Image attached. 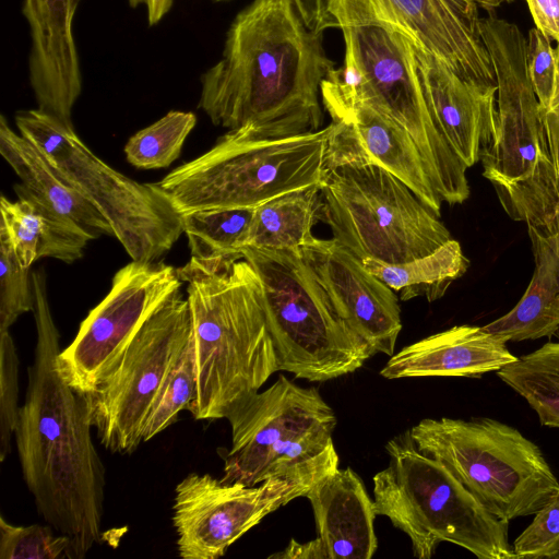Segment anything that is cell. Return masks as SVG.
I'll use <instances>...</instances> for the list:
<instances>
[{
    "label": "cell",
    "mask_w": 559,
    "mask_h": 559,
    "mask_svg": "<svg viewBox=\"0 0 559 559\" xmlns=\"http://www.w3.org/2000/svg\"><path fill=\"white\" fill-rule=\"evenodd\" d=\"M324 168L347 163L381 166L403 181L438 215L439 197L415 141L408 132L380 110L357 104L331 122Z\"/></svg>",
    "instance_id": "18"
},
{
    "label": "cell",
    "mask_w": 559,
    "mask_h": 559,
    "mask_svg": "<svg viewBox=\"0 0 559 559\" xmlns=\"http://www.w3.org/2000/svg\"><path fill=\"white\" fill-rule=\"evenodd\" d=\"M61 175L106 217L114 236L138 262H157L183 233L181 216L153 183H140L108 166L69 128L36 109L14 117Z\"/></svg>",
    "instance_id": "11"
},
{
    "label": "cell",
    "mask_w": 559,
    "mask_h": 559,
    "mask_svg": "<svg viewBox=\"0 0 559 559\" xmlns=\"http://www.w3.org/2000/svg\"><path fill=\"white\" fill-rule=\"evenodd\" d=\"M0 228L7 234L19 262L25 269L40 258V248L46 225L43 216L28 201H10L4 195L0 201Z\"/></svg>",
    "instance_id": "34"
},
{
    "label": "cell",
    "mask_w": 559,
    "mask_h": 559,
    "mask_svg": "<svg viewBox=\"0 0 559 559\" xmlns=\"http://www.w3.org/2000/svg\"><path fill=\"white\" fill-rule=\"evenodd\" d=\"M531 524L515 538V559L555 558L559 552V493L534 513Z\"/></svg>",
    "instance_id": "37"
},
{
    "label": "cell",
    "mask_w": 559,
    "mask_h": 559,
    "mask_svg": "<svg viewBox=\"0 0 559 559\" xmlns=\"http://www.w3.org/2000/svg\"><path fill=\"white\" fill-rule=\"evenodd\" d=\"M319 186L295 190L257 206L246 247L300 251L313 242L312 228L320 221Z\"/></svg>",
    "instance_id": "25"
},
{
    "label": "cell",
    "mask_w": 559,
    "mask_h": 559,
    "mask_svg": "<svg viewBox=\"0 0 559 559\" xmlns=\"http://www.w3.org/2000/svg\"><path fill=\"white\" fill-rule=\"evenodd\" d=\"M0 332L8 331L23 313L33 311L29 269L21 265L7 234L0 228Z\"/></svg>",
    "instance_id": "33"
},
{
    "label": "cell",
    "mask_w": 559,
    "mask_h": 559,
    "mask_svg": "<svg viewBox=\"0 0 559 559\" xmlns=\"http://www.w3.org/2000/svg\"><path fill=\"white\" fill-rule=\"evenodd\" d=\"M411 436L496 516L534 514L559 493V480L539 448L516 428L491 418H425Z\"/></svg>",
    "instance_id": "10"
},
{
    "label": "cell",
    "mask_w": 559,
    "mask_h": 559,
    "mask_svg": "<svg viewBox=\"0 0 559 559\" xmlns=\"http://www.w3.org/2000/svg\"><path fill=\"white\" fill-rule=\"evenodd\" d=\"M412 52L424 97L439 128L466 167L474 166L493 143L498 87L461 79L415 40Z\"/></svg>",
    "instance_id": "20"
},
{
    "label": "cell",
    "mask_w": 559,
    "mask_h": 559,
    "mask_svg": "<svg viewBox=\"0 0 559 559\" xmlns=\"http://www.w3.org/2000/svg\"><path fill=\"white\" fill-rule=\"evenodd\" d=\"M364 267L399 294L401 300L424 297L432 302L469 266L459 241L451 239L433 252L403 263L361 260Z\"/></svg>",
    "instance_id": "26"
},
{
    "label": "cell",
    "mask_w": 559,
    "mask_h": 559,
    "mask_svg": "<svg viewBox=\"0 0 559 559\" xmlns=\"http://www.w3.org/2000/svg\"><path fill=\"white\" fill-rule=\"evenodd\" d=\"M516 359L500 337L483 326L463 324L403 347L390 356L380 374L385 379L478 378Z\"/></svg>",
    "instance_id": "22"
},
{
    "label": "cell",
    "mask_w": 559,
    "mask_h": 559,
    "mask_svg": "<svg viewBox=\"0 0 559 559\" xmlns=\"http://www.w3.org/2000/svg\"><path fill=\"white\" fill-rule=\"evenodd\" d=\"M308 27L342 31L362 85L357 104L369 105L403 127L415 141L442 202L469 197L466 165L453 151L424 97L412 41L389 0H295ZM416 41V40H415ZM353 108V107H352Z\"/></svg>",
    "instance_id": "4"
},
{
    "label": "cell",
    "mask_w": 559,
    "mask_h": 559,
    "mask_svg": "<svg viewBox=\"0 0 559 559\" xmlns=\"http://www.w3.org/2000/svg\"><path fill=\"white\" fill-rule=\"evenodd\" d=\"M231 447L223 483L255 486L272 477L314 486L338 468L333 442L336 416L317 388L281 374L267 389L239 403L226 417Z\"/></svg>",
    "instance_id": "6"
},
{
    "label": "cell",
    "mask_w": 559,
    "mask_h": 559,
    "mask_svg": "<svg viewBox=\"0 0 559 559\" xmlns=\"http://www.w3.org/2000/svg\"><path fill=\"white\" fill-rule=\"evenodd\" d=\"M477 5L481 7L486 11H493L503 3H509L512 0H473Z\"/></svg>",
    "instance_id": "42"
},
{
    "label": "cell",
    "mask_w": 559,
    "mask_h": 559,
    "mask_svg": "<svg viewBox=\"0 0 559 559\" xmlns=\"http://www.w3.org/2000/svg\"><path fill=\"white\" fill-rule=\"evenodd\" d=\"M555 559H559V552L556 555Z\"/></svg>",
    "instance_id": "45"
},
{
    "label": "cell",
    "mask_w": 559,
    "mask_h": 559,
    "mask_svg": "<svg viewBox=\"0 0 559 559\" xmlns=\"http://www.w3.org/2000/svg\"><path fill=\"white\" fill-rule=\"evenodd\" d=\"M37 341L14 430L24 481L40 516L83 559L100 540L106 473L92 440L81 394L57 369L60 334L47 299L45 272L32 273Z\"/></svg>",
    "instance_id": "2"
},
{
    "label": "cell",
    "mask_w": 559,
    "mask_h": 559,
    "mask_svg": "<svg viewBox=\"0 0 559 559\" xmlns=\"http://www.w3.org/2000/svg\"><path fill=\"white\" fill-rule=\"evenodd\" d=\"M319 187V219L360 260L403 263L452 239L440 215L379 165L324 168Z\"/></svg>",
    "instance_id": "9"
},
{
    "label": "cell",
    "mask_w": 559,
    "mask_h": 559,
    "mask_svg": "<svg viewBox=\"0 0 559 559\" xmlns=\"http://www.w3.org/2000/svg\"><path fill=\"white\" fill-rule=\"evenodd\" d=\"M177 269L162 261H131L112 277L105 298L82 321L57 369L79 394L92 392L115 367L148 318L178 289Z\"/></svg>",
    "instance_id": "13"
},
{
    "label": "cell",
    "mask_w": 559,
    "mask_h": 559,
    "mask_svg": "<svg viewBox=\"0 0 559 559\" xmlns=\"http://www.w3.org/2000/svg\"><path fill=\"white\" fill-rule=\"evenodd\" d=\"M322 33L307 26L295 0H253L201 75L198 108L213 124L257 139L322 129L321 84L335 69Z\"/></svg>",
    "instance_id": "1"
},
{
    "label": "cell",
    "mask_w": 559,
    "mask_h": 559,
    "mask_svg": "<svg viewBox=\"0 0 559 559\" xmlns=\"http://www.w3.org/2000/svg\"><path fill=\"white\" fill-rule=\"evenodd\" d=\"M128 3L131 8H136L140 4H144V0H128Z\"/></svg>",
    "instance_id": "43"
},
{
    "label": "cell",
    "mask_w": 559,
    "mask_h": 559,
    "mask_svg": "<svg viewBox=\"0 0 559 559\" xmlns=\"http://www.w3.org/2000/svg\"><path fill=\"white\" fill-rule=\"evenodd\" d=\"M306 498L329 559H370L374 555V501L356 472L337 468L317 483Z\"/></svg>",
    "instance_id": "23"
},
{
    "label": "cell",
    "mask_w": 559,
    "mask_h": 559,
    "mask_svg": "<svg viewBox=\"0 0 559 559\" xmlns=\"http://www.w3.org/2000/svg\"><path fill=\"white\" fill-rule=\"evenodd\" d=\"M527 229L535 261L528 287L508 313L483 326L504 342L559 337V258L544 234Z\"/></svg>",
    "instance_id": "24"
},
{
    "label": "cell",
    "mask_w": 559,
    "mask_h": 559,
    "mask_svg": "<svg viewBox=\"0 0 559 559\" xmlns=\"http://www.w3.org/2000/svg\"><path fill=\"white\" fill-rule=\"evenodd\" d=\"M331 123L314 132L257 139L228 130L213 147L154 182L178 214L257 207L321 183Z\"/></svg>",
    "instance_id": "7"
},
{
    "label": "cell",
    "mask_w": 559,
    "mask_h": 559,
    "mask_svg": "<svg viewBox=\"0 0 559 559\" xmlns=\"http://www.w3.org/2000/svg\"><path fill=\"white\" fill-rule=\"evenodd\" d=\"M418 45L456 75L481 86H497L480 16L473 0H389Z\"/></svg>",
    "instance_id": "21"
},
{
    "label": "cell",
    "mask_w": 559,
    "mask_h": 559,
    "mask_svg": "<svg viewBox=\"0 0 559 559\" xmlns=\"http://www.w3.org/2000/svg\"><path fill=\"white\" fill-rule=\"evenodd\" d=\"M195 389L193 350L189 337L150 409L143 427V442L171 426L181 411H188L194 399Z\"/></svg>",
    "instance_id": "31"
},
{
    "label": "cell",
    "mask_w": 559,
    "mask_h": 559,
    "mask_svg": "<svg viewBox=\"0 0 559 559\" xmlns=\"http://www.w3.org/2000/svg\"><path fill=\"white\" fill-rule=\"evenodd\" d=\"M526 63L528 76L542 110H547L557 92L559 62L557 50L550 38L537 27L528 32L526 39Z\"/></svg>",
    "instance_id": "36"
},
{
    "label": "cell",
    "mask_w": 559,
    "mask_h": 559,
    "mask_svg": "<svg viewBox=\"0 0 559 559\" xmlns=\"http://www.w3.org/2000/svg\"><path fill=\"white\" fill-rule=\"evenodd\" d=\"M240 254L261 283L278 371L323 382L358 370L376 355L341 318L300 251L246 247Z\"/></svg>",
    "instance_id": "8"
},
{
    "label": "cell",
    "mask_w": 559,
    "mask_h": 559,
    "mask_svg": "<svg viewBox=\"0 0 559 559\" xmlns=\"http://www.w3.org/2000/svg\"><path fill=\"white\" fill-rule=\"evenodd\" d=\"M191 333L188 298L176 290L142 325L121 357L84 399L99 442L132 454L146 417Z\"/></svg>",
    "instance_id": "12"
},
{
    "label": "cell",
    "mask_w": 559,
    "mask_h": 559,
    "mask_svg": "<svg viewBox=\"0 0 559 559\" xmlns=\"http://www.w3.org/2000/svg\"><path fill=\"white\" fill-rule=\"evenodd\" d=\"M195 123L197 117L191 111H168L128 140L124 145L127 160L140 169L168 167L179 157Z\"/></svg>",
    "instance_id": "30"
},
{
    "label": "cell",
    "mask_w": 559,
    "mask_h": 559,
    "mask_svg": "<svg viewBox=\"0 0 559 559\" xmlns=\"http://www.w3.org/2000/svg\"><path fill=\"white\" fill-rule=\"evenodd\" d=\"M71 540L49 524L14 525L0 516V559H70Z\"/></svg>",
    "instance_id": "32"
},
{
    "label": "cell",
    "mask_w": 559,
    "mask_h": 559,
    "mask_svg": "<svg viewBox=\"0 0 559 559\" xmlns=\"http://www.w3.org/2000/svg\"><path fill=\"white\" fill-rule=\"evenodd\" d=\"M213 2H226V1H230V0H211Z\"/></svg>",
    "instance_id": "44"
},
{
    "label": "cell",
    "mask_w": 559,
    "mask_h": 559,
    "mask_svg": "<svg viewBox=\"0 0 559 559\" xmlns=\"http://www.w3.org/2000/svg\"><path fill=\"white\" fill-rule=\"evenodd\" d=\"M177 273L187 285L197 378L188 412L223 419L278 371L261 283L241 255L191 257Z\"/></svg>",
    "instance_id": "3"
},
{
    "label": "cell",
    "mask_w": 559,
    "mask_h": 559,
    "mask_svg": "<svg viewBox=\"0 0 559 559\" xmlns=\"http://www.w3.org/2000/svg\"><path fill=\"white\" fill-rule=\"evenodd\" d=\"M483 40L497 80L495 139L481 157L484 177L493 187L533 176L540 159L550 156L539 102L526 63V38L519 26L495 14L480 19Z\"/></svg>",
    "instance_id": "14"
},
{
    "label": "cell",
    "mask_w": 559,
    "mask_h": 559,
    "mask_svg": "<svg viewBox=\"0 0 559 559\" xmlns=\"http://www.w3.org/2000/svg\"><path fill=\"white\" fill-rule=\"evenodd\" d=\"M300 252L348 326L374 354L392 356L402 330L395 292L333 238H316Z\"/></svg>",
    "instance_id": "17"
},
{
    "label": "cell",
    "mask_w": 559,
    "mask_h": 559,
    "mask_svg": "<svg viewBox=\"0 0 559 559\" xmlns=\"http://www.w3.org/2000/svg\"><path fill=\"white\" fill-rule=\"evenodd\" d=\"M146 17L150 26L159 23L170 11L174 0H144Z\"/></svg>",
    "instance_id": "41"
},
{
    "label": "cell",
    "mask_w": 559,
    "mask_h": 559,
    "mask_svg": "<svg viewBox=\"0 0 559 559\" xmlns=\"http://www.w3.org/2000/svg\"><path fill=\"white\" fill-rule=\"evenodd\" d=\"M385 449L389 464L373 476L374 512L409 537L415 557L429 559L448 542L479 559H515L509 522L492 514L440 461L420 452L409 430Z\"/></svg>",
    "instance_id": "5"
},
{
    "label": "cell",
    "mask_w": 559,
    "mask_h": 559,
    "mask_svg": "<svg viewBox=\"0 0 559 559\" xmlns=\"http://www.w3.org/2000/svg\"><path fill=\"white\" fill-rule=\"evenodd\" d=\"M81 0H23L31 32L28 78L37 108L73 128L72 109L82 92L73 20Z\"/></svg>",
    "instance_id": "19"
},
{
    "label": "cell",
    "mask_w": 559,
    "mask_h": 559,
    "mask_svg": "<svg viewBox=\"0 0 559 559\" xmlns=\"http://www.w3.org/2000/svg\"><path fill=\"white\" fill-rule=\"evenodd\" d=\"M497 374L530 404L542 425L559 428V342L518 357Z\"/></svg>",
    "instance_id": "28"
},
{
    "label": "cell",
    "mask_w": 559,
    "mask_h": 559,
    "mask_svg": "<svg viewBox=\"0 0 559 559\" xmlns=\"http://www.w3.org/2000/svg\"><path fill=\"white\" fill-rule=\"evenodd\" d=\"M556 50L559 62V43ZM542 117L550 159L559 179V82L555 98L547 110H542Z\"/></svg>",
    "instance_id": "39"
},
{
    "label": "cell",
    "mask_w": 559,
    "mask_h": 559,
    "mask_svg": "<svg viewBox=\"0 0 559 559\" xmlns=\"http://www.w3.org/2000/svg\"><path fill=\"white\" fill-rule=\"evenodd\" d=\"M255 207L201 210L180 215L192 258L241 255Z\"/></svg>",
    "instance_id": "29"
},
{
    "label": "cell",
    "mask_w": 559,
    "mask_h": 559,
    "mask_svg": "<svg viewBox=\"0 0 559 559\" xmlns=\"http://www.w3.org/2000/svg\"><path fill=\"white\" fill-rule=\"evenodd\" d=\"M535 27L559 43V0H525Z\"/></svg>",
    "instance_id": "38"
},
{
    "label": "cell",
    "mask_w": 559,
    "mask_h": 559,
    "mask_svg": "<svg viewBox=\"0 0 559 559\" xmlns=\"http://www.w3.org/2000/svg\"><path fill=\"white\" fill-rule=\"evenodd\" d=\"M495 189L507 214L537 228L559 258V179L550 157L540 159L530 178Z\"/></svg>",
    "instance_id": "27"
},
{
    "label": "cell",
    "mask_w": 559,
    "mask_h": 559,
    "mask_svg": "<svg viewBox=\"0 0 559 559\" xmlns=\"http://www.w3.org/2000/svg\"><path fill=\"white\" fill-rule=\"evenodd\" d=\"M0 153L21 182L17 199L31 202L46 225L40 258L72 263L82 258L90 240L114 236L106 217L52 165L31 140L0 118Z\"/></svg>",
    "instance_id": "16"
},
{
    "label": "cell",
    "mask_w": 559,
    "mask_h": 559,
    "mask_svg": "<svg viewBox=\"0 0 559 559\" xmlns=\"http://www.w3.org/2000/svg\"><path fill=\"white\" fill-rule=\"evenodd\" d=\"M19 357L8 331L0 332V461L11 452L19 418Z\"/></svg>",
    "instance_id": "35"
},
{
    "label": "cell",
    "mask_w": 559,
    "mask_h": 559,
    "mask_svg": "<svg viewBox=\"0 0 559 559\" xmlns=\"http://www.w3.org/2000/svg\"><path fill=\"white\" fill-rule=\"evenodd\" d=\"M275 559H329L326 548L320 537L307 543H298L292 538L288 546L281 552L270 556Z\"/></svg>",
    "instance_id": "40"
},
{
    "label": "cell",
    "mask_w": 559,
    "mask_h": 559,
    "mask_svg": "<svg viewBox=\"0 0 559 559\" xmlns=\"http://www.w3.org/2000/svg\"><path fill=\"white\" fill-rule=\"evenodd\" d=\"M313 486L272 477L255 486L190 473L175 489L173 524L183 559H217L266 515Z\"/></svg>",
    "instance_id": "15"
}]
</instances>
